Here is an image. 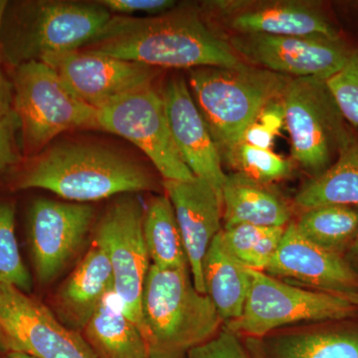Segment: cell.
<instances>
[{
	"mask_svg": "<svg viewBox=\"0 0 358 358\" xmlns=\"http://www.w3.org/2000/svg\"><path fill=\"white\" fill-rule=\"evenodd\" d=\"M96 129L126 138L152 160L164 180L195 178L171 136L160 93L152 85L134 90L96 110Z\"/></svg>",
	"mask_w": 358,
	"mask_h": 358,
	"instance_id": "obj_9",
	"label": "cell"
},
{
	"mask_svg": "<svg viewBox=\"0 0 358 358\" xmlns=\"http://www.w3.org/2000/svg\"><path fill=\"white\" fill-rule=\"evenodd\" d=\"M275 134L259 122H255L247 129L243 136L244 143L253 147L270 150L273 145Z\"/></svg>",
	"mask_w": 358,
	"mask_h": 358,
	"instance_id": "obj_35",
	"label": "cell"
},
{
	"mask_svg": "<svg viewBox=\"0 0 358 358\" xmlns=\"http://www.w3.org/2000/svg\"><path fill=\"white\" fill-rule=\"evenodd\" d=\"M291 79L244 62L189 71L192 95L221 157L242 143L263 108L284 95Z\"/></svg>",
	"mask_w": 358,
	"mask_h": 358,
	"instance_id": "obj_5",
	"label": "cell"
},
{
	"mask_svg": "<svg viewBox=\"0 0 358 358\" xmlns=\"http://www.w3.org/2000/svg\"><path fill=\"white\" fill-rule=\"evenodd\" d=\"M292 155L313 178L324 173L353 140L327 85L317 77L292 78L282 95Z\"/></svg>",
	"mask_w": 358,
	"mask_h": 358,
	"instance_id": "obj_7",
	"label": "cell"
},
{
	"mask_svg": "<svg viewBox=\"0 0 358 358\" xmlns=\"http://www.w3.org/2000/svg\"><path fill=\"white\" fill-rule=\"evenodd\" d=\"M145 209L134 194L121 195L96 223L93 240L105 250L122 310L141 331V296L152 262L143 237Z\"/></svg>",
	"mask_w": 358,
	"mask_h": 358,
	"instance_id": "obj_10",
	"label": "cell"
},
{
	"mask_svg": "<svg viewBox=\"0 0 358 358\" xmlns=\"http://www.w3.org/2000/svg\"><path fill=\"white\" fill-rule=\"evenodd\" d=\"M212 6L219 20L234 34L341 37L317 2L215 1Z\"/></svg>",
	"mask_w": 358,
	"mask_h": 358,
	"instance_id": "obj_15",
	"label": "cell"
},
{
	"mask_svg": "<svg viewBox=\"0 0 358 358\" xmlns=\"http://www.w3.org/2000/svg\"><path fill=\"white\" fill-rule=\"evenodd\" d=\"M11 85L24 159L36 157L53 138L69 129H96V110L73 95L42 61L14 68Z\"/></svg>",
	"mask_w": 358,
	"mask_h": 358,
	"instance_id": "obj_6",
	"label": "cell"
},
{
	"mask_svg": "<svg viewBox=\"0 0 358 358\" xmlns=\"http://www.w3.org/2000/svg\"><path fill=\"white\" fill-rule=\"evenodd\" d=\"M222 208L224 228L241 224L285 228L291 219L289 205L277 192L240 173L227 176Z\"/></svg>",
	"mask_w": 358,
	"mask_h": 358,
	"instance_id": "obj_21",
	"label": "cell"
},
{
	"mask_svg": "<svg viewBox=\"0 0 358 358\" xmlns=\"http://www.w3.org/2000/svg\"><path fill=\"white\" fill-rule=\"evenodd\" d=\"M114 288L112 266L105 250L93 240L77 267L54 296L58 320L74 331H83L108 292Z\"/></svg>",
	"mask_w": 358,
	"mask_h": 358,
	"instance_id": "obj_20",
	"label": "cell"
},
{
	"mask_svg": "<svg viewBox=\"0 0 358 358\" xmlns=\"http://www.w3.org/2000/svg\"><path fill=\"white\" fill-rule=\"evenodd\" d=\"M41 61L73 95L95 110L150 86L159 73L157 68L82 49L45 56Z\"/></svg>",
	"mask_w": 358,
	"mask_h": 358,
	"instance_id": "obj_14",
	"label": "cell"
},
{
	"mask_svg": "<svg viewBox=\"0 0 358 358\" xmlns=\"http://www.w3.org/2000/svg\"><path fill=\"white\" fill-rule=\"evenodd\" d=\"M114 20L99 1H8L0 33V65L13 70L45 56L93 46L107 37Z\"/></svg>",
	"mask_w": 358,
	"mask_h": 358,
	"instance_id": "obj_3",
	"label": "cell"
},
{
	"mask_svg": "<svg viewBox=\"0 0 358 358\" xmlns=\"http://www.w3.org/2000/svg\"><path fill=\"white\" fill-rule=\"evenodd\" d=\"M15 203L0 196V282L30 293L32 279L20 254L15 232Z\"/></svg>",
	"mask_w": 358,
	"mask_h": 358,
	"instance_id": "obj_27",
	"label": "cell"
},
{
	"mask_svg": "<svg viewBox=\"0 0 358 358\" xmlns=\"http://www.w3.org/2000/svg\"><path fill=\"white\" fill-rule=\"evenodd\" d=\"M223 322L189 268L150 266L141 296V333L150 358H180L221 331Z\"/></svg>",
	"mask_w": 358,
	"mask_h": 358,
	"instance_id": "obj_4",
	"label": "cell"
},
{
	"mask_svg": "<svg viewBox=\"0 0 358 358\" xmlns=\"http://www.w3.org/2000/svg\"><path fill=\"white\" fill-rule=\"evenodd\" d=\"M187 358H253L240 336L221 329L213 338L189 350Z\"/></svg>",
	"mask_w": 358,
	"mask_h": 358,
	"instance_id": "obj_32",
	"label": "cell"
},
{
	"mask_svg": "<svg viewBox=\"0 0 358 358\" xmlns=\"http://www.w3.org/2000/svg\"><path fill=\"white\" fill-rule=\"evenodd\" d=\"M294 225L313 244L343 256L358 235V207L327 205L308 209Z\"/></svg>",
	"mask_w": 358,
	"mask_h": 358,
	"instance_id": "obj_26",
	"label": "cell"
},
{
	"mask_svg": "<svg viewBox=\"0 0 358 358\" xmlns=\"http://www.w3.org/2000/svg\"><path fill=\"white\" fill-rule=\"evenodd\" d=\"M90 51L154 68L235 67L243 61L192 9L150 18L115 16L107 37Z\"/></svg>",
	"mask_w": 358,
	"mask_h": 358,
	"instance_id": "obj_1",
	"label": "cell"
},
{
	"mask_svg": "<svg viewBox=\"0 0 358 358\" xmlns=\"http://www.w3.org/2000/svg\"><path fill=\"white\" fill-rule=\"evenodd\" d=\"M95 208L87 203L39 199L28 213L33 268L40 284L49 285L82 248L94 223Z\"/></svg>",
	"mask_w": 358,
	"mask_h": 358,
	"instance_id": "obj_12",
	"label": "cell"
},
{
	"mask_svg": "<svg viewBox=\"0 0 358 358\" xmlns=\"http://www.w3.org/2000/svg\"><path fill=\"white\" fill-rule=\"evenodd\" d=\"M225 159L237 173L263 185L289 178L293 171L289 160L275 155L270 150L253 147L244 141L240 143Z\"/></svg>",
	"mask_w": 358,
	"mask_h": 358,
	"instance_id": "obj_28",
	"label": "cell"
},
{
	"mask_svg": "<svg viewBox=\"0 0 358 358\" xmlns=\"http://www.w3.org/2000/svg\"><path fill=\"white\" fill-rule=\"evenodd\" d=\"M7 358H34V357H29V355H23V353L8 352V353H7Z\"/></svg>",
	"mask_w": 358,
	"mask_h": 358,
	"instance_id": "obj_40",
	"label": "cell"
},
{
	"mask_svg": "<svg viewBox=\"0 0 358 358\" xmlns=\"http://www.w3.org/2000/svg\"><path fill=\"white\" fill-rule=\"evenodd\" d=\"M257 122H260L266 128L277 134L282 124H285V108L282 96L268 102L261 110Z\"/></svg>",
	"mask_w": 358,
	"mask_h": 358,
	"instance_id": "obj_34",
	"label": "cell"
},
{
	"mask_svg": "<svg viewBox=\"0 0 358 358\" xmlns=\"http://www.w3.org/2000/svg\"><path fill=\"white\" fill-rule=\"evenodd\" d=\"M11 189L48 190L78 203L150 192L155 182L138 162L112 148L67 143L40 152L11 176Z\"/></svg>",
	"mask_w": 358,
	"mask_h": 358,
	"instance_id": "obj_2",
	"label": "cell"
},
{
	"mask_svg": "<svg viewBox=\"0 0 358 358\" xmlns=\"http://www.w3.org/2000/svg\"><path fill=\"white\" fill-rule=\"evenodd\" d=\"M327 85L345 121L358 128V50H352L345 65Z\"/></svg>",
	"mask_w": 358,
	"mask_h": 358,
	"instance_id": "obj_29",
	"label": "cell"
},
{
	"mask_svg": "<svg viewBox=\"0 0 358 358\" xmlns=\"http://www.w3.org/2000/svg\"><path fill=\"white\" fill-rule=\"evenodd\" d=\"M345 259L346 262L350 264V267L358 275V235L353 243L350 245V248L346 251Z\"/></svg>",
	"mask_w": 358,
	"mask_h": 358,
	"instance_id": "obj_37",
	"label": "cell"
},
{
	"mask_svg": "<svg viewBox=\"0 0 358 358\" xmlns=\"http://www.w3.org/2000/svg\"><path fill=\"white\" fill-rule=\"evenodd\" d=\"M20 122L13 109L0 112V180L13 176L23 164Z\"/></svg>",
	"mask_w": 358,
	"mask_h": 358,
	"instance_id": "obj_30",
	"label": "cell"
},
{
	"mask_svg": "<svg viewBox=\"0 0 358 358\" xmlns=\"http://www.w3.org/2000/svg\"><path fill=\"white\" fill-rule=\"evenodd\" d=\"M265 271L327 293L358 292V275L345 257L308 241L300 234L294 222L285 228L279 248Z\"/></svg>",
	"mask_w": 358,
	"mask_h": 358,
	"instance_id": "obj_18",
	"label": "cell"
},
{
	"mask_svg": "<svg viewBox=\"0 0 358 358\" xmlns=\"http://www.w3.org/2000/svg\"><path fill=\"white\" fill-rule=\"evenodd\" d=\"M160 95L179 155L192 173L212 185L222 200V188L227 179L222 157L185 78H169Z\"/></svg>",
	"mask_w": 358,
	"mask_h": 358,
	"instance_id": "obj_16",
	"label": "cell"
},
{
	"mask_svg": "<svg viewBox=\"0 0 358 358\" xmlns=\"http://www.w3.org/2000/svg\"><path fill=\"white\" fill-rule=\"evenodd\" d=\"M343 296L346 300L350 301L353 305L358 308V292H350V293L338 294Z\"/></svg>",
	"mask_w": 358,
	"mask_h": 358,
	"instance_id": "obj_39",
	"label": "cell"
},
{
	"mask_svg": "<svg viewBox=\"0 0 358 358\" xmlns=\"http://www.w3.org/2000/svg\"><path fill=\"white\" fill-rule=\"evenodd\" d=\"M249 277L241 317L224 324L238 336L262 338L292 324L352 320L358 315L357 306L338 294L298 288L253 268Z\"/></svg>",
	"mask_w": 358,
	"mask_h": 358,
	"instance_id": "obj_8",
	"label": "cell"
},
{
	"mask_svg": "<svg viewBox=\"0 0 358 358\" xmlns=\"http://www.w3.org/2000/svg\"><path fill=\"white\" fill-rule=\"evenodd\" d=\"M82 331L96 358H150L145 336L127 317L114 289L106 294Z\"/></svg>",
	"mask_w": 358,
	"mask_h": 358,
	"instance_id": "obj_22",
	"label": "cell"
},
{
	"mask_svg": "<svg viewBox=\"0 0 358 358\" xmlns=\"http://www.w3.org/2000/svg\"><path fill=\"white\" fill-rule=\"evenodd\" d=\"M143 237L152 265L160 268H189L182 235L167 195L155 197L145 209Z\"/></svg>",
	"mask_w": 358,
	"mask_h": 358,
	"instance_id": "obj_25",
	"label": "cell"
},
{
	"mask_svg": "<svg viewBox=\"0 0 358 358\" xmlns=\"http://www.w3.org/2000/svg\"><path fill=\"white\" fill-rule=\"evenodd\" d=\"M0 345L34 358H96L82 334L29 294L0 282Z\"/></svg>",
	"mask_w": 358,
	"mask_h": 358,
	"instance_id": "obj_11",
	"label": "cell"
},
{
	"mask_svg": "<svg viewBox=\"0 0 358 358\" xmlns=\"http://www.w3.org/2000/svg\"><path fill=\"white\" fill-rule=\"evenodd\" d=\"M162 185L182 235L192 281L197 291L205 294L203 260L222 230V200L212 185L196 176L185 181L164 180Z\"/></svg>",
	"mask_w": 358,
	"mask_h": 358,
	"instance_id": "obj_17",
	"label": "cell"
},
{
	"mask_svg": "<svg viewBox=\"0 0 358 358\" xmlns=\"http://www.w3.org/2000/svg\"><path fill=\"white\" fill-rule=\"evenodd\" d=\"M13 109V85L8 80H0V112Z\"/></svg>",
	"mask_w": 358,
	"mask_h": 358,
	"instance_id": "obj_36",
	"label": "cell"
},
{
	"mask_svg": "<svg viewBox=\"0 0 358 358\" xmlns=\"http://www.w3.org/2000/svg\"><path fill=\"white\" fill-rule=\"evenodd\" d=\"M294 203L303 211L327 205L358 207V141L353 138L333 166L308 181Z\"/></svg>",
	"mask_w": 358,
	"mask_h": 358,
	"instance_id": "obj_24",
	"label": "cell"
},
{
	"mask_svg": "<svg viewBox=\"0 0 358 358\" xmlns=\"http://www.w3.org/2000/svg\"><path fill=\"white\" fill-rule=\"evenodd\" d=\"M253 358H358V322H324L294 331L246 338Z\"/></svg>",
	"mask_w": 358,
	"mask_h": 358,
	"instance_id": "obj_19",
	"label": "cell"
},
{
	"mask_svg": "<svg viewBox=\"0 0 358 358\" xmlns=\"http://www.w3.org/2000/svg\"><path fill=\"white\" fill-rule=\"evenodd\" d=\"M110 13H147L157 16L176 6L173 0H102L99 1Z\"/></svg>",
	"mask_w": 358,
	"mask_h": 358,
	"instance_id": "obj_33",
	"label": "cell"
},
{
	"mask_svg": "<svg viewBox=\"0 0 358 358\" xmlns=\"http://www.w3.org/2000/svg\"><path fill=\"white\" fill-rule=\"evenodd\" d=\"M203 282L205 294L215 306L224 324L241 317L249 291V268L228 251L220 232L204 257Z\"/></svg>",
	"mask_w": 358,
	"mask_h": 358,
	"instance_id": "obj_23",
	"label": "cell"
},
{
	"mask_svg": "<svg viewBox=\"0 0 358 358\" xmlns=\"http://www.w3.org/2000/svg\"><path fill=\"white\" fill-rule=\"evenodd\" d=\"M271 228L272 227L241 224L233 227L222 228L220 235L228 251L246 267L247 261L252 252Z\"/></svg>",
	"mask_w": 358,
	"mask_h": 358,
	"instance_id": "obj_31",
	"label": "cell"
},
{
	"mask_svg": "<svg viewBox=\"0 0 358 358\" xmlns=\"http://www.w3.org/2000/svg\"><path fill=\"white\" fill-rule=\"evenodd\" d=\"M228 42L250 65L289 78L327 80L341 69L352 52L341 37L233 34Z\"/></svg>",
	"mask_w": 358,
	"mask_h": 358,
	"instance_id": "obj_13",
	"label": "cell"
},
{
	"mask_svg": "<svg viewBox=\"0 0 358 358\" xmlns=\"http://www.w3.org/2000/svg\"><path fill=\"white\" fill-rule=\"evenodd\" d=\"M7 4H8V1H6V0H0V33H1L2 20H3ZM6 79V78L4 77L3 72H2L1 65H0V80Z\"/></svg>",
	"mask_w": 358,
	"mask_h": 358,
	"instance_id": "obj_38",
	"label": "cell"
},
{
	"mask_svg": "<svg viewBox=\"0 0 358 358\" xmlns=\"http://www.w3.org/2000/svg\"><path fill=\"white\" fill-rule=\"evenodd\" d=\"M0 358H7V352L2 348L1 345H0Z\"/></svg>",
	"mask_w": 358,
	"mask_h": 358,
	"instance_id": "obj_41",
	"label": "cell"
}]
</instances>
